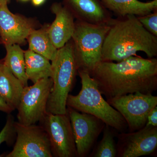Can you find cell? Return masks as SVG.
Segmentation results:
<instances>
[{
	"label": "cell",
	"mask_w": 157,
	"mask_h": 157,
	"mask_svg": "<svg viewBox=\"0 0 157 157\" xmlns=\"http://www.w3.org/2000/svg\"><path fill=\"white\" fill-rule=\"evenodd\" d=\"M137 17L145 29L157 36V10L150 14Z\"/></svg>",
	"instance_id": "21"
},
{
	"label": "cell",
	"mask_w": 157,
	"mask_h": 157,
	"mask_svg": "<svg viewBox=\"0 0 157 157\" xmlns=\"http://www.w3.org/2000/svg\"><path fill=\"white\" fill-rule=\"evenodd\" d=\"M11 0H0V5H8Z\"/></svg>",
	"instance_id": "26"
},
{
	"label": "cell",
	"mask_w": 157,
	"mask_h": 157,
	"mask_svg": "<svg viewBox=\"0 0 157 157\" xmlns=\"http://www.w3.org/2000/svg\"><path fill=\"white\" fill-rule=\"evenodd\" d=\"M145 125L157 127V107L156 106L149 113Z\"/></svg>",
	"instance_id": "23"
},
{
	"label": "cell",
	"mask_w": 157,
	"mask_h": 157,
	"mask_svg": "<svg viewBox=\"0 0 157 157\" xmlns=\"http://www.w3.org/2000/svg\"><path fill=\"white\" fill-rule=\"evenodd\" d=\"M77 72L81 78V90L76 95H68L67 107L91 114L121 133L126 132L128 128L126 122L121 114L104 100L95 80L86 72Z\"/></svg>",
	"instance_id": "3"
},
{
	"label": "cell",
	"mask_w": 157,
	"mask_h": 157,
	"mask_svg": "<svg viewBox=\"0 0 157 157\" xmlns=\"http://www.w3.org/2000/svg\"><path fill=\"white\" fill-rule=\"evenodd\" d=\"M5 45L6 56L3 63L21 82L24 87L27 86L29 79L25 73L24 52L18 44Z\"/></svg>",
	"instance_id": "18"
},
{
	"label": "cell",
	"mask_w": 157,
	"mask_h": 157,
	"mask_svg": "<svg viewBox=\"0 0 157 157\" xmlns=\"http://www.w3.org/2000/svg\"><path fill=\"white\" fill-rule=\"evenodd\" d=\"M25 73L28 78L33 83L43 79L51 78L52 67L49 60L33 51L24 52Z\"/></svg>",
	"instance_id": "17"
},
{
	"label": "cell",
	"mask_w": 157,
	"mask_h": 157,
	"mask_svg": "<svg viewBox=\"0 0 157 157\" xmlns=\"http://www.w3.org/2000/svg\"><path fill=\"white\" fill-rule=\"evenodd\" d=\"M51 64L53 85L47 102L46 112L66 114L67 99L78 72L71 39L58 49Z\"/></svg>",
	"instance_id": "4"
},
{
	"label": "cell",
	"mask_w": 157,
	"mask_h": 157,
	"mask_svg": "<svg viewBox=\"0 0 157 157\" xmlns=\"http://www.w3.org/2000/svg\"><path fill=\"white\" fill-rule=\"evenodd\" d=\"M16 140L6 157H53L50 140L41 126L14 122Z\"/></svg>",
	"instance_id": "9"
},
{
	"label": "cell",
	"mask_w": 157,
	"mask_h": 157,
	"mask_svg": "<svg viewBox=\"0 0 157 157\" xmlns=\"http://www.w3.org/2000/svg\"><path fill=\"white\" fill-rule=\"evenodd\" d=\"M109 24L76 20L71 40L78 71L90 73L102 61V48Z\"/></svg>",
	"instance_id": "5"
},
{
	"label": "cell",
	"mask_w": 157,
	"mask_h": 157,
	"mask_svg": "<svg viewBox=\"0 0 157 157\" xmlns=\"http://www.w3.org/2000/svg\"><path fill=\"white\" fill-rule=\"evenodd\" d=\"M107 100L137 92L157 89V59L136 56L120 62L102 61L90 73Z\"/></svg>",
	"instance_id": "1"
},
{
	"label": "cell",
	"mask_w": 157,
	"mask_h": 157,
	"mask_svg": "<svg viewBox=\"0 0 157 157\" xmlns=\"http://www.w3.org/2000/svg\"><path fill=\"white\" fill-rule=\"evenodd\" d=\"M23 88L21 82L3 63L0 68V96L12 111L17 109Z\"/></svg>",
	"instance_id": "16"
},
{
	"label": "cell",
	"mask_w": 157,
	"mask_h": 157,
	"mask_svg": "<svg viewBox=\"0 0 157 157\" xmlns=\"http://www.w3.org/2000/svg\"><path fill=\"white\" fill-rule=\"evenodd\" d=\"M51 10L56 18L48 29V33L54 45L58 49L72 38L75 30V17L70 10L61 3H53Z\"/></svg>",
	"instance_id": "13"
},
{
	"label": "cell",
	"mask_w": 157,
	"mask_h": 157,
	"mask_svg": "<svg viewBox=\"0 0 157 157\" xmlns=\"http://www.w3.org/2000/svg\"><path fill=\"white\" fill-rule=\"evenodd\" d=\"M52 85V78H48L24 87L17 108L18 122L29 125L40 121L46 113Z\"/></svg>",
	"instance_id": "6"
},
{
	"label": "cell",
	"mask_w": 157,
	"mask_h": 157,
	"mask_svg": "<svg viewBox=\"0 0 157 157\" xmlns=\"http://www.w3.org/2000/svg\"><path fill=\"white\" fill-rule=\"evenodd\" d=\"M64 2L77 20L94 24H109L113 18L110 11L100 0H64Z\"/></svg>",
	"instance_id": "14"
},
{
	"label": "cell",
	"mask_w": 157,
	"mask_h": 157,
	"mask_svg": "<svg viewBox=\"0 0 157 157\" xmlns=\"http://www.w3.org/2000/svg\"><path fill=\"white\" fill-rule=\"evenodd\" d=\"M117 155L120 157H138L151 155L157 147V127L145 125L134 132L118 135Z\"/></svg>",
	"instance_id": "11"
},
{
	"label": "cell",
	"mask_w": 157,
	"mask_h": 157,
	"mask_svg": "<svg viewBox=\"0 0 157 157\" xmlns=\"http://www.w3.org/2000/svg\"><path fill=\"white\" fill-rule=\"evenodd\" d=\"M50 140L53 157H77L70 117L66 114L46 112L40 120Z\"/></svg>",
	"instance_id": "8"
},
{
	"label": "cell",
	"mask_w": 157,
	"mask_h": 157,
	"mask_svg": "<svg viewBox=\"0 0 157 157\" xmlns=\"http://www.w3.org/2000/svg\"><path fill=\"white\" fill-rule=\"evenodd\" d=\"M104 39L102 59L104 61L120 62L138 52L149 58L157 56V36L149 32L137 16L127 15L112 18Z\"/></svg>",
	"instance_id": "2"
},
{
	"label": "cell",
	"mask_w": 157,
	"mask_h": 157,
	"mask_svg": "<svg viewBox=\"0 0 157 157\" xmlns=\"http://www.w3.org/2000/svg\"><path fill=\"white\" fill-rule=\"evenodd\" d=\"M109 11L117 17L127 15L144 16L157 10V0L143 2L138 0H100Z\"/></svg>",
	"instance_id": "15"
},
{
	"label": "cell",
	"mask_w": 157,
	"mask_h": 157,
	"mask_svg": "<svg viewBox=\"0 0 157 157\" xmlns=\"http://www.w3.org/2000/svg\"><path fill=\"white\" fill-rule=\"evenodd\" d=\"M18 1H20V2H25L27 1H29V0H18Z\"/></svg>",
	"instance_id": "27"
},
{
	"label": "cell",
	"mask_w": 157,
	"mask_h": 157,
	"mask_svg": "<svg viewBox=\"0 0 157 157\" xmlns=\"http://www.w3.org/2000/svg\"><path fill=\"white\" fill-rule=\"evenodd\" d=\"M3 63H0V68H1V67H2V64H3Z\"/></svg>",
	"instance_id": "28"
},
{
	"label": "cell",
	"mask_w": 157,
	"mask_h": 157,
	"mask_svg": "<svg viewBox=\"0 0 157 157\" xmlns=\"http://www.w3.org/2000/svg\"><path fill=\"white\" fill-rule=\"evenodd\" d=\"M48 29L34 30L28 37L29 49L45 57L52 61L56 57L57 48H56L48 35Z\"/></svg>",
	"instance_id": "19"
},
{
	"label": "cell",
	"mask_w": 157,
	"mask_h": 157,
	"mask_svg": "<svg viewBox=\"0 0 157 157\" xmlns=\"http://www.w3.org/2000/svg\"><path fill=\"white\" fill-rule=\"evenodd\" d=\"M0 111L10 113L12 111V109L7 105L2 98L0 96Z\"/></svg>",
	"instance_id": "24"
},
{
	"label": "cell",
	"mask_w": 157,
	"mask_h": 157,
	"mask_svg": "<svg viewBox=\"0 0 157 157\" xmlns=\"http://www.w3.org/2000/svg\"><path fill=\"white\" fill-rule=\"evenodd\" d=\"M110 126L105 124L103 137L94 151L91 154L93 157H115L117 149L114 139V134Z\"/></svg>",
	"instance_id": "20"
},
{
	"label": "cell",
	"mask_w": 157,
	"mask_h": 157,
	"mask_svg": "<svg viewBox=\"0 0 157 157\" xmlns=\"http://www.w3.org/2000/svg\"><path fill=\"white\" fill-rule=\"evenodd\" d=\"M107 101L122 116L129 132L138 131L145 126L149 113L157 105V96L139 92Z\"/></svg>",
	"instance_id": "7"
},
{
	"label": "cell",
	"mask_w": 157,
	"mask_h": 157,
	"mask_svg": "<svg viewBox=\"0 0 157 157\" xmlns=\"http://www.w3.org/2000/svg\"><path fill=\"white\" fill-rule=\"evenodd\" d=\"M14 122L12 116L8 117L6 125L0 132V145L4 142L9 143L14 138V135H16Z\"/></svg>",
	"instance_id": "22"
},
{
	"label": "cell",
	"mask_w": 157,
	"mask_h": 157,
	"mask_svg": "<svg viewBox=\"0 0 157 157\" xmlns=\"http://www.w3.org/2000/svg\"><path fill=\"white\" fill-rule=\"evenodd\" d=\"M46 0H32V3L35 6H41L43 5Z\"/></svg>",
	"instance_id": "25"
},
{
	"label": "cell",
	"mask_w": 157,
	"mask_h": 157,
	"mask_svg": "<svg viewBox=\"0 0 157 157\" xmlns=\"http://www.w3.org/2000/svg\"><path fill=\"white\" fill-rule=\"evenodd\" d=\"M70 117L76 144L77 157L86 156L104 130L105 124L91 114L80 113L68 107Z\"/></svg>",
	"instance_id": "10"
},
{
	"label": "cell",
	"mask_w": 157,
	"mask_h": 157,
	"mask_svg": "<svg viewBox=\"0 0 157 157\" xmlns=\"http://www.w3.org/2000/svg\"><path fill=\"white\" fill-rule=\"evenodd\" d=\"M34 30L29 19L11 13L8 5H0V36L5 45L22 44Z\"/></svg>",
	"instance_id": "12"
}]
</instances>
